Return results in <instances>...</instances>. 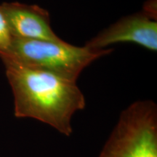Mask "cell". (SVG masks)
Instances as JSON below:
<instances>
[{"label": "cell", "instance_id": "277c9868", "mask_svg": "<svg viewBox=\"0 0 157 157\" xmlns=\"http://www.w3.org/2000/svg\"><path fill=\"white\" fill-rule=\"evenodd\" d=\"M131 42L147 50H157V21L143 10L123 17L86 43L94 50L107 49L117 43Z\"/></svg>", "mask_w": 157, "mask_h": 157}, {"label": "cell", "instance_id": "6da1fadb", "mask_svg": "<svg viewBox=\"0 0 157 157\" xmlns=\"http://www.w3.org/2000/svg\"><path fill=\"white\" fill-rule=\"evenodd\" d=\"M14 97V114L31 118L69 137L72 118L85 109L86 100L76 84L55 74L2 60Z\"/></svg>", "mask_w": 157, "mask_h": 157}, {"label": "cell", "instance_id": "52a82bcc", "mask_svg": "<svg viewBox=\"0 0 157 157\" xmlns=\"http://www.w3.org/2000/svg\"><path fill=\"white\" fill-rule=\"evenodd\" d=\"M143 11L153 18L156 20L157 15V4L156 0H148L144 3Z\"/></svg>", "mask_w": 157, "mask_h": 157}, {"label": "cell", "instance_id": "8992f818", "mask_svg": "<svg viewBox=\"0 0 157 157\" xmlns=\"http://www.w3.org/2000/svg\"><path fill=\"white\" fill-rule=\"evenodd\" d=\"M12 36L9 25L0 5V56L5 54L10 47Z\"/></svg>", "mask_w": 157, "mask_h": 157}, {"label": "cell", "instance_id": "3957f363", "mask_svg": "<svg viewBox=\"0 0 157 157\" xmlns=\"http://www.w3.org/2000/svg\"><path fill=\"white\" fill-rule=\"evenodd\" d=\"M98 157H157V106L152 101L129 105Z\"/></svg>", "mask_w": 157, "mask_h": 157}, {"label": "cell", "instance_id": "5b68a950", "mask_svg": "<svg viewBox=\"0 0 157 157\" xmlns=\"http://www.w3.org/2000/svg\"><path fill=\"white\" fill-rule=\"evenodd\" d=\"M0 5L13 37L52 42L62 40L52 30L50 13L45 9L16 2Z\"/></svg>", "mask_w": 157, "mask_h": 157}, {"label": "cell", "instance_id": "7a4b0ae2", "mask_svg": "<svg viewBox=\"0 0 157 157\" xmlns=\"http://www.w3.org/2000/svg\"><path fill=\"white\" fill-rule=\"evenodd\" d=\"M112 51L111 48L94 50L86 45L75 46L63 39L52 42L13 37L8 51L0 58L76 82L84 68Z\"/></svg>", "mask_w": 157, "mask_h": 157}]
</instances>
